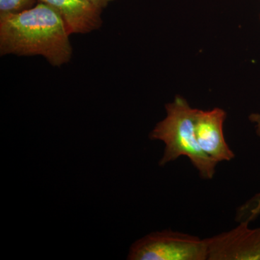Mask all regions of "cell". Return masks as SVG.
I'll use <instances>...</instances> for the list:
<instances>
[{
  "mask_svg": "<svg viewBox=\"0 0 260 260\" xmlns=\"http://www.w3.org/2000/svg\"><path fill=\"white\" fill-rule=\"evenodd\" d=\"M86 1L98 9L103 10L104 8H107L108 5L113 0H86Z\"/></svg>",
  "mask_w": 260,
  "mask_h": 260,
  "instance_id": "obj_9",
  "label": "cell"
},
{
  "mask_svg": "<svg viewBox=\"0 0 260 260\" xmlns=\"http://www.w3.org/2000/svg\"><path fill=\"white\" fill-rule=\"evenodd\" d=\"M260 215V192L254 195L250 200L241 205L237 209L236 220L249 222L255 220Z\"/></svg>",
  "mask_w": 260,
  "mask_h": 260,
  "instance_id": "obj_7",
  "label": "cell"
},
{
  "mask_svg": "<svg viewBox=\"0 0 260 260\" xmlns=\"http://www.w3.org/2000/svg\"><path fill=\"white\" fill-rule=\"evenodd\" d=\"M206 239L165 229L136 241L129 249L130 260H208Z\"/></svg>",
  "mask_w": 260,
  "mask_h": 260,
  "instance_id": "obj_3",
  "label": "cell"
},
{
  "mask_svg": "<svg viewBox=\"0 0 260 260\" xmlns=\"http://www.w3.org/2000/svg\"><path fill=\"white\" fill-rule=\"evenodd\" d=\"M226 112L220 108L210 111L196 109L194 115L195 135L200 148L214 160L230 161L235 158L225 141L223 124Z\"/></svg>",
  "mask_w": 260,
  "mask_h": 260,
  "instance_id": "obj_5",
  "label": "cell"
},
{
  "mask_svg": "<svg viewBox=\"0 0 260 260\" xmlns=\"http://www.w3.org/2000/svg\"><path fill=\"white\" fill-rule=\"evenodd\" d=\"M196 109L184 98L177 95L174 102L166 105L167 116L156 124L149 137L165 144L159 162L160 167L184 155L189 158L202 179H212L218 162L207 155L198 144L194 128Z\"/></svg>",
  "mask_w": 260,
  "mask_h": 260,
  "instance_id": "obj_2",
  "label": "cell"
},
{
  "mask_svg": "<svg viewBox=\"0 0 260 260\" xmlns=\"http://www.w3.org/2000/svg\"><path fill=\"white\" fill-rule=\"evenodd\" d=\"M255 120L256 121V122L258 123V128H259V130L260 131V116H259V117L256 118Z\"/></svg>",
  "mask_w": 260,
  "mask_h": 260,
  "instance_id": "obj_10",
  "label": "cell"
},
{
  "mask_svg": "<svg viewBox=\"0 0 260 260\" xmlns=\"http://www.w3.org/2000/svg\"><path fill=\"white\" fill-rule=\"evenodd\" d=\"M37 0H0V15L15 14L34 7Z\"/></svg>",
  "mask_w": 260,
  "mask_h": 260,
  "instance_id": "obj_8",
  "label": "cell"
},
{
  "mask_svg": "<svg viewBox=\"0 0 260 260\" xmlns=\"http://www.w3.org/2000/svg\"><path fill=\"white\" fill-rule=\"evenodd\" d=\"M70 34L60 15L45 3L15 14L0 15L2 54L41 55L53 66L71 59Z\"/></svg>",
  "mask_w": 260,
  "mask_h": 260,
  "instance_id": "obj_1",
  "label": "cell"
},
{
  "mask_svg": "<svg viewBox=\"0 0 260 260\" xmlns=\"http://www.w3.org/2000/svg\"><path fill=\"white\" fill-rule=\"evenodd\" d=\"M56 10L70 34H87L102 25V10L86 0H39Z\"/></svg>",
  "mask_w": 260,
  "mask_h": 260,
  "instance_id": "obj_6",
  "label": "cell"
},
{
  "mask_svg": "<svg viewBox=\"0 0 260 260\" xmlns=\"http://www.w3.org/2000/svg\"><path fill=\"white\" fill-rule=\"evenodd\" d=\"M244 221L229 232L206 239L208 260H260V227Z\"/></svg>",
  "mask_w": 260,
  "mask_h": 260,
  "instance_id": "obj_4",
  "label": "cell"
}]
</instances>
